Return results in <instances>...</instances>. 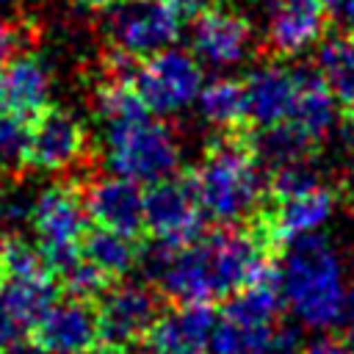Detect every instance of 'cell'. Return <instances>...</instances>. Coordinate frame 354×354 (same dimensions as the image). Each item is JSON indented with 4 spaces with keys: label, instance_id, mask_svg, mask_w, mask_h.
<instances>
[{
    "label": "cell",
    "instance_id": "obj_42",
    "mask_svg": "<svg viewBox=\"0 0 354 354\" xmlns=\"http://www.w3.org/2000/svg\"><path fill=\"white\" fill-rule=\"evenodd\" d=\"M6 3H11V0H0V6H6Z\"/></svg>",
    "mask_w": 354,
    "mask_h": 354
},
{
    "label": "cell",
    "instance_id": "obj_28",
    "mask_svg": "<svg viewBox=\"0 0 354 354\" xmlns=\"http://www.w3.org/2000/svg\"><path fill=\"white\" fill-rule=\"evenodd\" d=\"M177 249H180V246H174V243H169V241L152 238V241H147V243L138 249L136 268L144 274V279H147V282L158 285V282H160V277H163V271L169 268V263H171V257H174V252H177Z\"/></svg>",
    "mask_w": 354,
    "mask_h": 354
},
{
    "label": "cell",
    "instance_id": "obj_39",
    "mask_svg": "<svg viewBox=\"0 0 354 354\" xmlns=\"http://www.w3.org/2000/svg\"><path fill=\"white\" fill-rule=\"evenodd\" d=\"M324 3H326V8H329V11H335V8H340V6H343V0H324Z\"/></svg>",
    "mask_w": 354,
    "mask_h": 354
},
{
    "label": "cell",
    "instance_id": "obj_21",
    "mask_svg": "<svg viewBox=\"0 0 354 354\" xmlns=\"http://www.w3.org/2000/svg\"><path fill=\"white\" fill-rule=\"evenodd\" d=\"M199 102H202V113L207 116V122L218 124L221 130L252 124L249 116H246V86H243V80L218 77V80L207 83L199 91Z\"/></svg>",
    "mask_w": 354,
    "mask_h": 354
},
{
    "label": "cell",
    "instance_id": "obj_37",
    "mask_svg": "<svg viewBox=\"0 0 354 354\" xmlns=\"http://www.w3.org/2000/svg\"><path fill=\"white\" fill-rule=\"evenodd\" d=\"M86 354H124V351H122L119 346H108V343H105V346H94V348H88Z\"/></svg>",
    "mask_w": 354,
    "mask_h": 354
},
{
    "label": "cell",
    "instance_id": "obj_1",
    "mask_svg": "<svg viewBox=\"0 0 354 354\" xmlns=\"http://www.w3.org/2000/svg\"><path fill=\"white\" fill-rule=\"evenodd\" d=\"M254 124L221 130L205 147L191 183L202 218L218 227H238L252 218L266 196V180L254 155Z\"/></svg>",
    "mask_w": 354,
    "mask_h": 354
},
{
    "label": "cell",
    "instance_id": "obj_19",
    "mask_svg": "<svg viewBox=\"0 0 354 354\" xmlns=\"http://www.w3.org/2000/svg\"><path fill=\"white\" fill-rule=\"evenodd\" d=\"M282 307H285V299L279 290L277 268H271L263 277H257L254 282H249L246 288L227 296L224 318L243 324V326H271L279 318Z\"/></svg>",
    "mask_w": 354,
    "mask_h": 354
},
{
    "label": "cell",
    "instance_id": "obj_2",
    "mask_svg": "<svg viewBox=\"0 0 354 354\" xmlns=\"http://www.w3.org/2000/svg\"><path fill=\"white\" fill-rule=\"evenodd\" d=\"M279 290L301 326L329 329L337 321L346 293L343 260L324 232L296 235L282 246L277 268Z\"/></svg>",
    "mask_w": 354,
    "mask_h": 354
},
{
    "label": "cell",
    "instance_id": "obj_3",
    "mask_svg": "<svg viewBox=\"0 0 354 354\" xmlns=\"http://www.w3.org/2000/svg\"><path fill=\"white\" fill-rule=\"evenodd\" d=\"M108 166L116 177L152 185L180 171V149L160 122H116L108 127Z\"/></svg>",
    "mask_w": 354,
    "mask_h": 354
},
{
    "label": "cell",
    "instance_id": "obj_15",
    "mask_svg": "<svg viewBox=\"0 0 354 354\" xmlns=\"http://www.w3.org/2000/svg\"><path fill=\"white\" fill-rule=\"evenodd\" d=\"M329 8L324 0H279L271 8L268 41L277 55H296L315 44L329 22Z\"/></svg>",
    "mask_w": 354,
    "mask_h": 354
},
{
    "label": "cell",
    "instance_id": "obj_38",
    "mask_svg": "<svg viewBox=\"0 0 354 354\" xmlns=\"http://www.w3.org/2000/svg\"><path fill=\"white\" fill-rule=\"evenodd\" d=\"M0 354H33V351H30V348H22V346H17V343H14V346H8V348H3Z\"/></svg>",
    "mask_w": 354,
    "mask_h": 354
},
{
    "label": "cell",
    "instance_id": "obj_24",
    "mask_svg": "<svg viewBox=\"0 0 354 354\" xmlns=\"http://www.w3.org/2000/svg\"><path fill=\"white\" fill-rule=\"evenodd\" d=\"M271 337V326H243L230 318L216 321L210 335V354H257Z\"/></svg>",
    "mask_w": 354,
    "mask_h": 354
},
{
    "label": "cell",
    "instance_id": "obj_40",
    "mask_svg": "<svg viewBox=\"0 0 354 354\" xmlns=\"http://www.w3.org/2000/svg\"><path fill=\"white\" fill-rule=\"evenodd\" d=\"M266 3H268V8H274V6L279 3V0H266Z\"/></svg>",
    "mask_w": 354,
    "mask_h": 354
},
{
    "label": "cell",
    "instance_id": "obj_34",
    "mask_svg": "<svg viewBox=\"0 0 354 354\" xmlns=\"http://www.w3.org/2000/svg\"><path fill=\"white\" fill-rule=\"evenodd\" d=\"M340 133H343V141L348 147H354V102L351 105H343V113H340Z\"/></svg>",
    "mask_w": 354,
    "mask_h": 354
},
{
    "label": "cell",
    "instance_id": "obj_8",
    "mask_svg": "<svg viewBox=\"0 0 354 354\" xmlns=\"http://www.w3.org/2000/svg\"><path fill=\"white\" fill-rule=\"evenodd\" d=\"M163 313L160 296L141 282H119L108 285V290L97 299V324L100 337L108 346H136L147 340L158 315Z\"/></svg>",
    "mask_w": 354,
    "mask_h": 354
},
{
    "label": "cell",
    "instance_id": "obj_32",
    "mask_svg": "<svg viewBox=\"0 0 354 354\" xmlns=\"http://www.w3.org/2000/svg\"><path fill=\"white\" fill-rule=\"evenodd\" d=\"M19 332H22V326H19V324L0 307V351L8 348V346H14L17 337H19Z\"/></svg>",
    "mask_w": 354,
    "mask_h": 354
},
{
    "label": "cell",
    "instance_id": "obj_13",
    "mask_svg": "<svg viewBox=\"0 0 354 354\" xmlns=\"http://www.w3.org/2000/svg\"><path fill=\"white\" fill-rule=\"evenodd\" d=\"M252 41V22L224 3L194 17V50L210 64H232L243 58Z\"/></svg>",
    "mask_w": 354,
    "mask_h": 354
},
{
    "label": "cell",
    "instance_id": "obj_9",
    "mask_svg": "<svg viewBox=\"0 0 354 354\" xmlns=\"http://www.w3.org/2000/svg\"><path fill=\"white\" fill-rule=\"evenodd\" d=\"M86 149L83 124L58 105H47L28 122L22 166L39 171H58L72 166Z\"/></svg>",
    "mask_w": 354,
    "mask_h": 354
},
{
    "label": "cell",
    "instance_id": "obj_17",
    "mask_svg": "<svg viewBox=\"0 0 354 354\" xmlns=\"http://www.w3.org/2000/svg\"><path fill=\"white\" fill-rule=\"evenodd\" d=\"M290 75H293L296 97L288 122H293L307 138L321 144L335 119V94L318 66H299L290 69Z\"/></svg>",
    "mask_w": 354,
    "mask_h": 354
},
{
    "label": "cell",
    "instance_id": "obj_6",
    "mask_svg": "<svg viewBox=\"0 0 354 354\" xmlns=\"http://www.w3.org/2000/svg\"><path fill=\"white\" fill-rule=\"evenodd\" d=\"M144 227L152 238L188 246L202 238V210L196 205L191 169L158 180L144 191Z\"/></svg>",
    "mask_w": 354,
    "mask_h": 354
},
{
    "label": "cell",
    "instance_id": "obj_31",
    "mask_svg": "<svg viewBox=\"0 0 354 354\" xmlns=\"http://www.w3.org/2000/svg\"><path fill=\"white\" fill-rule=\"evenodd\" d=\"M301 354H354L348 348L346 340H335V337H321V340H313L304 346Z\"/></svg>",
    "mask_w": 354,
    "mask_h": 354
},
{
    "label": "cell",
    "instance_id": "obj_12",
    "mask_svg": "<svg viewBox=\"0 0 354 354\" xmlns=\"http://www.w3.org/2000/svg\"><path fill=\"white\" fill-rule=\"evenodd\" d=\"M213 326L216 313L210 301H188L160 313L147 343L155 354H205Z\"/></svg>",
    "mask_w": 354,
    "mask_h": 354
},
{
    "label": "cell",
    "instance_id": "obj_20",
    "mask_svg": "<svg viewBox=\"0 0 354 354\" xmlns=\"http://www.w3.org/2000/svg\"><path fill=\"white\" fill-rule=\"evenodd\" d=\"M80 257L88 260L91 266H97L105 277L119 279L136 268L138 246L133 243V238L119 235L113 230L86 227V232L80 238Z\"/></svg>",
    "mask_w": 354,
    "mask_h": 354
},
{
    "label": "cell",
    "instance_id": "obj_43",
    "mask_svg": "<svg viewBox=\"0 0 354 354\" xmlns=\"http://www.w3.org/2000/svg\"><path fill=\"white\" fill-rule=\"evenodd\" d=\"M149 354H155V351H149Z\"/></svg>",
    "mask_w": 354,
    "mask_h": 354
},
{
    "label": "cell",
    "instance_id": "obj_16",
    "mask_svg": "<svg viewBox=\"0 0 354 354\" xmlns=\"http://www.w3.org/2000/svg\"><path fill=\"white\" fill-rule=\"evenodd\" d=\"M246 116L254 127H268L290 119L293 111V75L282 66H263L246 75Z\"/></svg>",
    "mask_w": 354,
    "mask_h": 354
},
{
    "label": "cell",
    "instance_id": "obj_22",
    "mask_svg": "<svg viewBox=\"0 0 354 354\" xmlns=\"http://www.w3.org/2000/svg\"><path fill=\"white\" fill-rule=\"evenodd\" d=\"M329 83L335 100L340 105L354 102V36H332L321 44L318 50V64H315Z\"/></svg>",
    "mask_w": 354,
    "mask_h": 354
},
{
    "label": "cell",
    "instance_id": "obj_7",
    "mask_svg": "<svg viewBox=\"0 0 354 354\" xmlns=\"http://www.w3.org/2000/svg\"><path fill=\"white\" fill-rule=\"evenodd\" d=\"M133 88L149 113H171L202 91V69L185 53L160 50L138 64Z\"/></svg>",
    "mask_w": 354,
    "mask_h": 354
},
{
    "label": "cell",
    "instance_id": "obj_14",
    "mask_svg": "<svg viewBox=\"0 0 354 354\" xmlns=\"http://www.w3.org/2000/svg\"><path fill=\"white\" fill-rule=\"evenodd\" d=\"M50 105V77L39 55L19 53L0 64V111L30 122Z\"/></svg>",
    "mask_w": 354,
    "mask_h": 354
},
{
    "label": "cell",
    "instance_id": "obj_26",
    "mask_svg": "<svg viewBox=\"0 0 354 354\" xmlns=\"http://www.w3.org/2000/svg\"><path fill=\"white\" fill-rule=\"evenodd\" d=\"M0 266H3V277L50 274L41 257V249L33 246L22 232H8L0 241Z\"/></svg>",
    "mask_w": 354,
    "mask_h": 354
},
{
    "label": "cell",
    "instance_id": "obj_23",
    "mask_svg": "<svg viewBox=\"0 0 354 354\" xmlns=\"http://www.w3.org/2000/svg\"><path fill=\"white\" fill-rule=\"evenodd\" d=\"M97 108L100 113L116 124V122H138L149 119L147 105L136 94L133 83H119V80H102L97 86Z\"/></svg>",
    "mask_w": 354,
    "mask_h": 354
},
{
    "label": "cell",
    "instance_id": "obj_5",
    "mask_svg": "<svg viewBox=\"0 0 354 354\" xmlns=\"http://www.w3.org/2000/svg\"><path fill=\"white\" fill-rule=\"evenodd\" d=\"M183 14L169 0H119L108 17V41L136 58H149L180 36Z\"/></svg>",
    "mask_w": 354,
    "mask_h": 354
},
{
    "label": "cell",
    "instance_id": "obj_25",
    "mask_svg": "<svg viewBox=\"0 0 354 354\" xmlns=\"http://www.w3.org/2000/svg\"><path fill=\"white\" fill-rule=\"evenodd\" d=\"M321 185V174L315 171L313 160L285 163L268 171L266 177V199H290L304 191H313Z\"/></svg>",
    "mask_w": 354,
    "mask_h": 354
},
{
    "label": "cell",
    "instance_id": "obj_10",
    "mask_svg": "<svg viewBox=\"0 0 354 354\" xmlns=\"http://www.w3.org/2000/svg\"><path fill=\"white\" fill-rule=\"evenodd\" d=\"M100 340L97 307L80 299L55 301L30 329V346L41 354H86Z\"/></svg>",
    "mask_w": 354,
    "mask_h": 354
},
{
    "label": "cell",
    "instance_id": "obj_41",
    "mask_svg": "<svg viewBox=\"0 0 354 354\" xmlns=\"http://www.w3.org/2000/svg\"><path fill=\"white\" fill-rule=\"evenodd\" d=\"M0 282H3V266H0Z\"/></svg>",
    "mask_w": 354,
    "mask_h": 354
},
{
    "label": "cell",
    "instance_id": "obj_33",
    "mask_svg": "<svg viewBox=\"0 0 354 354\" xmlns=\"http://www.w3.org/2000/svg\"><path fill=\"white\" fill-rule=\"evenodd\" d=\"M183 17H196V14H202V11H207V8H213V6H218L221 0H169Z\"/></svg>",
    "mask_w": 354,
    "mask_h": 354
},
{
    "label": "cell",
    "instance_id": "obj_30",
    "mask_svg": "<svg viewBox=\"0 0 354 354\" xmlns=\"http://www.w3.org/2000/svg\"><path fill=\"white\" fill-rule=\"evenodd\" d=\"M19 41H22L19 28H14V25H8V22H0V64H6L8 58L17 55Z\"/></svg>",
    "mask_w": 354,
    "mask_h": 354
},
{
    "label": "cell",
    "instance_id": "obj_18",
    "mask_svg": "<svg viewBox=\"0 0 354 354\" xmlns=\"http://www.w3.org/2000/svg\"><path fill=\"white\" fill-rule=\"evenodd\" d=\"M55 301H58V285L53 282V274L3 277V282H0V307L22 329H33L36 321Z\"/></svg>",
    "mask_w": 354,
    "mask_h": 354
},
{
    "label": "cell",
    "instance_id": "obj_29",
    "mask_svg": "<svg viewBox=\"0 0 354 354\" xmlns=\"http://www.w3.org/2000/svg\"><path fill=\"white\" fill-rule=\"evenodd\" d=\"M335 329L340 335H346L348 340H354V282L346 285V293H343V301H340V313H337Z\"/></svg>",
    "mask_w": 354,
    "mask_h": 354
},
{
    "label": "cell",
    "instance_id": "obj_27",
    "mask_svg": "<svg viewBox=\"0 0 354 354\" xmlns=\"http://www.w3.org/2000/svg\"><path fill=\"white\" fill-rule=\"evenodd\" d=\"M61 277V288L72 296V299H80V301H97L108 285H111V277H105L97 266H91L88 260L77 257L66 271L58 274Z\"/></svg>",
    "mask_w": 354,
    "mask_h": 354
},
{
    "label": "cell",
    "instance_id": "obj_4",
    "mask_svg": "<svg viewBox=\"0 0 354 354\" xmlns=\"http://www.w3.org/2000/svg\"><path fill=\"white\" fill-rule=\"evenodd\" d=\"M30 224L39 235V249L47 271L58 277L80 257V238L86 232V207L80 188L75 183L47 185L33 202Z\"/></svg>",
    "mask_w": 354,
    "mask_h": 354
},
{
    "label": "cell",
    "instance_id": "obj_11",
    "mask_svg": "<svg viewBox=\"0 0 354 354\" xmlns=\"http://www.w3.org/2000/svg\"><path fill=\"white\" fill-rule=\"evenodd\" d=\"M86 216L105 230H113L127 238L147 232L144 227V191L138 183L124 177H100L91 180L83 191Z\"/></svg>",
    "mask_w": 354,
    "mask_h": 354
},
{
    "label": "cell",
    "instance_id": "obj_35",
    "mask_svg": "<svg viewBox=\"0 0 354 354\" xmlns=\"http://www.w3.org/2000/svg\"><path fill=\"white\" fill-rule=\"evenodd\" d=\"M75 6H80V8H88V11H102V8H111V6H116L119 0H72Z\"/></svg>",
    "mask_w": 354,
    "mask_h": 354
},
{
    "label": "cell",
    "instance_id": "obj_36",
    "mask_svg": "<svg viewBox=\"0 0 354 354\" xmlns=\"http://www.w3.org/2000/svg\"><path fill=\"white\" fill-rule=\"evenodd\" d=\"M343 14H346V30L354 36V0H343Z\"/></svg>",
    "mask_w": 354,
    "mask_h": 354
}]
</instances>
